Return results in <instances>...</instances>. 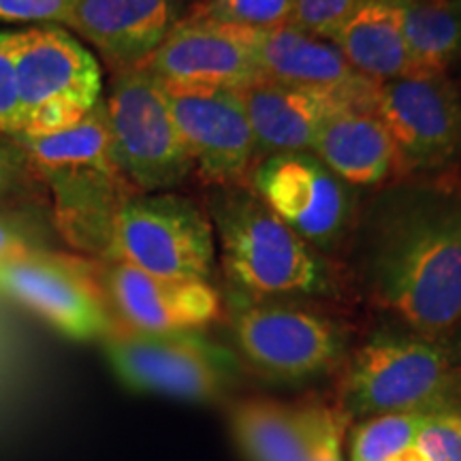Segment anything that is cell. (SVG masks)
<instances>
[{
	"mask_svg": "<svg viewBox=\"0 0 461 461\" xmlns=\"http://www.w3.org/2000/svg\"><path fill=\"white\" fill-rule=\"evenodd\" d=\"M305 461H344L346 425L350 423L338 406L303 403Z\"/></svg>",
	"mask_w": 461,
	"mask_h": 461,
	"instance_id": "4316f807",
	"label": "cell"
},
{
	"mask_svg": "<svg viewBox=\"0 0 461 461\" xmlns=\"http://www.w3.org/2000/svg\"><path fill=\"white\" fill-rule=\"evenodd\" d=\"M109 366L135 393L210 403L233 387L240 363L201 331L146 333L118 327L103 339Z\"/></svg>",
	"mask_w": 461,
	"mask_h": 461,
	"instance_id": "ba28073f",
	"label": "cell"
},
{
	"mask_svg": "<svg viewBox=\"0 0 461 461\" xmlns=\"http://www.w3.org/2000/svg\"><path fill=\"white\" fill-rule=\"evenodd\" d=\"M367 295L400 327L448 339L461 327V193L397 182L367 212L361 235Z\"/></svg>",
	"mask_w": 461,
	"mask_h": 461,
	"instance_id": "6da1fadb",
	"label": "cell"
},
{
	"mask_svg": "<svg viewBox=\"0 0 461 461\" xmlns=\"http://www.w3.org/2000/svg\"><path fill=\"white\" fill-rule=\"evenodd\" d=\"M295 0H197L186 14L246 31H272L291 22Z\"/></svg>",
	"mask_w": 461,
	"mask_h": 461,
	"instance_id": "d4e9b609",
	"label": "cell"
},
{
	"mask_svg": "<svg viewBox=\"0 0 461 461\" xmlns=\"http://www.w3.org/2000/svg\"><path fill=\"white\" fill-rule=\"evenodd\" d=\"M193 171L216 188L241 186L257 165V146L241 96L218 86H163Z\"/></svg>",
	"mask_w": 461,
	"mask_h": 461,
	"instance_id": "7c38bea8",
	"label": "cell"
},
{
	"mask_svg": "<svg viewBox=\"0 0 461 461\" xmlns=\"http://www.w3.org/2000/svg\"><path fill=\"white\" fill-rule=\"evenodd\" d=\"M22 105L15 73V31L0 32V135L17 137Z\"/></svg>",
	"mask_w": 461,
	"mask_h": 461,
	"instance_id": "f546056e",
	"label": "cell"
},
{
	"mask_svg": "<svg viewBox=\"0 0 461 461\" xmlns=\"http://www.w3.org/2000/svg\"><path fill=\"white\" fill-rule=\"evenodd\" d=\"M248 186L288 229L322 255L336 250L355 222V188L312 152L261 158L248 177Z\"/></svg>",
	"mask_w": 461,
	"mask_h": 461,
	"instance_id": "8fae6325",
	"label": "cell"
},
{
	"mask_svg": "<svg viewBox=\"0 0 461 461\" xmlns=\"http://www.w3.org/2000/svg\"><path fill=\"white\" fill-rule=\"evenodd\" d=\"M229 429L246 461H305L303 406L248 397L230 406Z\"/></svg>",
	"mask_w": 461,
	"mask_h": 461,
	"instance_id": "44dd1931",
	"label": "cell"
},
{
	"mask_svg": "<svg viewBox=\"0 0 461 461\" xmlns=\"http://www.w3.org/2000/svg\"><path fill=\"white\" fill-rule=\"evenodd\" d=\"M56 233L50 207L5 205L0 207V263L54 250L50 238ZM58 235V233H56Z\"/></svg>",
	"mask_w": 461,
	"mask_h": 461,
	"instance_id": "cb8c5ba5",
	"label": "cell"
},
{
	"mask_svg": "<svg viewBox=\"0 0 461 461\" xmlns=\"http://www.w3.org/2000/svg\"><path fill=\"white\" fill-rule=\"evenodd\" d=\"M338 408L348 420L461 408V359L445 338L406 327L372 333L346 359Z\"/></svg>",
	"mask_w": 461,
	"mask_h": 461,
	"instance_id": "277c9868",
	"label": "cell"
},
{
	"mask_svg": "<svg viewBox=\"0 0 461 461\" xmlns=\"http://www.w3.org/2000/svg\"><path fill=\"white\" fill-rule=\"evenodd\" d=\"M92 261L118 327L146 333L199 331L221 319L222 299L207 280L160 278L126 263Z\"/></svg>",
	"mask_w": 461,
	"mask_h": 461,
	"instance_id": "4fadbf2b",
	"label": "cell"
},
{
	"mask_svg": "<svg viewBox=\"0 0 461 461\" xmlns=\"http://www.w3.org/2000/svg\"><path fill=\"white\" fill-rule=\"evenodd\" d=\"M229 305L235 348L263 378L302 384L327 376L346 361L348 333L319 310L238 291Z\"/></svg>",
	"mask_w": 461,
	"mask_h": 461,
	"instance_id": "5b68a950",
	"label": "cell"
},
{
	"mask_svg": "<svg viewBox=\"0 0 461 461\" xmlns=\"http://www.w3.org/2000/svg\"><path fill=\"white\" fill-rule=\"evenodd\" d=\"M112 157L140 193H171L193 173V163L167 96L141 65L112 71L105 96Z\"/></svg>",
	"mask_w": 461,
	"mask_h": 461,
	"instance_id": "8992f818",
	"label": "cell"
},
{
	"mask_svg": "<svg viewBox=\"0 0 461 461\" xmlns=\"http://www.w3.org/2000/svg\"><path fill=\"white\" fill-rule=\"evenodd\" d=\"M376 82L353 88H310L257 79L238 90L257 146V163L282 152H310L321 126L344 109L374 112Z\"/></svg>",
	"mask_w": 461,
	"mask_h": 461,
	"instance_id": "5bb4252c",
	"label": "cell"
},
{
	"mask_svg": "<svg viewBox=\"0 0 461 461\" xmlns=\"http://www.w3.org/2000/svg\"><path fill=\"white\" fill-rule=\"evenodd\" d=\"M417 447L428 461H461V408L429 412Z\"/></svg>",
	"mask_w": 461,
	"mask_h": 461,
	"instance_id": "83f0119b",
	"label": "cell"
},
{
	"mask_svg": "<svg viewBox=\"0 0 461 461\" xmlns=\"http://www.w3.org/2000/svg\"><path fill=\"white\" fill-rule=\"evenodd\" d=\"M252 48L258 71L272 82L310 88H353L372 82L357 73L331 41L297 31L291 24L255 31Z\"/></svg>",
	"mask_w": 461,
	"mask_h": 461,
	"instance_id": "d6986e66",
	"label": "cell"
},
{
	"mask_svg": "<svg viewBox=\"0 0 461 461\" xmlns=\"http://www.w3.org/2000/svg\"><path fill=\"white\" fill-rule=\"evenodd\" d=\"M15 140L45 184L56 233L88 258L105 257L115 216L140 193L112 157L105 101L73 129Z\"/></svg>",
	"mask_w": 461,
	"mask_h": 461,
	"instance_id": "7a4b0ae2",
	"label": "cell"
},
{
	"mask_svg": "<svg viewBox=\"0 0 461 461\" xmlns=\"http://www.w3.org/2000/svg\"><path fill=\"white\" fill-rule=\"evenodd\" d=\"M393 461H428V459H425V455L420 453V448L417 447V442H414L412 447H408L406 451L397 455Z\"/></svg>",
	"mask_w": 461,
	"mask_h": 461,
	"instance_id": "1f68e13d",
	"label": "cell"
},
{
	"mask_svg": "<svg viewBox=\"0 0 461 461\" xmlns=\"http://www.w3.org/2000/svg\"><path fill=\"white\" fill-rule=\"evenodd\" d=\"M184 15V0H77L65 28L118 71L141 65Z\"/></svg>",
	"mask_w": 461,
	"mask_h": 461,
	"instance_id": "e0dca14e",
	"label": "cell"
},
{
	"mask_svg": "<svg viewBox=\"0 0 461 461\" xmlns=\"http://www.w3.org/2000/svg\"><path fill=\"white\" fill-rule=\"evenodd\" d=\"M412 73L447 75L461 56V0H397Z\"/></svg>",
	"mask_w": 461,
	"mask_h": 461,
	"instance_id": "7402d4cb",
	"label": "cell"
},
{
	"mask_svg": "<svg viewBox=\"0 0 461 461\" xmlns=\"http://www.w3.org/2000/svg\"><path fill=\"white\" fill-rule=\"evenodd\" d=\"M357 3L359 0H295L288 24L312 37L331 41L339 24L357 7Z\"/></svg>",
	"mask_w": 461,
	"mask_h": 461,
	"instance_id": "f1b7e54d",
	"label": "cell"
},
{
	"mask_svg": "<svg viewBox=\"0 0 461 461\" xmlns=\"http://www.w3.org/2000/svg\"><path fill=\"white\" fill-rule=\"evenodd\" d=\"M0 293L75 342L105 339L118 330L88 257L43 250L0 263Z\"/></svg>",
	"mask_w": 461,
	"mask_h": 461,
	"instance_id": "9c48e42d",
	"label": "cell"
},
{
	"mask_svg": "<svg viewBox=\"0 0 461 461\" xmlns=\"http://www.w3.org/2000/svg\"><path fill=\"white\" fill-rule=\"evenodd\" d=\"M374 113L393 140L400 180L434 176L461 158V95L447 75L411 73L378 84Z\"/></svg>",
	"mask_w": 461,
	"mask_h": 461,
	"instance_id": "30bf717a",
	"label": "cell"
},
{
	"mask_svg": "<svg viewBox=\"0 0 461 461\" xmlns=\"http://www.w3.org/2000/svg\"><path fill=\"white\" fill-rule=\"evenodd\" d=\"M210 221L224 274L241 295L297 299L338 293L327 257L288 229L250 186L216 188Z\"/></svg>",
	"mask_w": 461,
	"mask_h": 461,
	"instance_id": "3957f363",
	"label": "cell"
},
{
	"mask_svg": "<svg viewBox=\"0 0 461 461\" xmlns=\"http://www.w3.org/2000/svg\"><path fill=\"white\" fill-rule=\"evenodd\" d=\"M425 412H387L355 420L348 461H393L417 442Z\"/></svg>",
	"mask_w": 461,
	"mask_h": 461,
	"instance_id": "603a6c76",
	"label": "cell"
},
{
	"mask_svg": "<svg viewBox=\"0 0 461 461\" xmlns=\"http://www.w3.org/2000/svg\"><path fill=\"white\" fill-rule=\"evenodd\" d=\"M331 43L357 73L376 84L412 73L397 0H359Z\"/></svg>",
	"mask_w": 461,
	"mask_h": 461,
	"instance_id": "ffe728a7",
	"label": "cell"
},
{
	"mask_svg": "<svg viewBox=\"0 0 461 461\" xmlns=\"http://www.w3.org/2000/svg\"><path fill=\"white\" fill-rule=\"evenodd\" d=\"M252 39L255 31L186 14L141 67L163 86H218L241 90L263 77Z\"/></svg>",
	"mask_w": 461,
	"mask_h": 461,
	"instance_id": "9a60e30c",
	"label": "cell"
},
{
	"mask_svg": "<svg viewBox=\"0 0 461 461\" xmlns=\"http://www.w3.org/2000/svg\"><path fill=\"white\" fill-rule=\"evenodd\" d=\"M50 207L45 184L15 137L0 135V207Z\"/></svg>",
	"mask_w": 461,
	"mask_h": 461,
	"instance_id": "484cf974",
	"label": "cell"
},
{
	"mask_svg": "<svg viewBox=\"0 0 461 461\" xmlns=\"http://www.w3.org/2000/svg\"><path fill=\"white\" fill-rule=\"evenodd\" d=\"M77 0H0V24L65 26Z\"/></svg>",
	"mask_w": 461,
	"mask_h": 461,
	"instance_id": "4dcf8cb0",
	"label": "cell"
},
{
	"mask_svg": "<svg viewBox=\"0 0 461 461\" xmlns=\"http://www.w3.org/2000/svg\"><path fill=\"white\" fill-rule=\"evenodd\" d=\"M141 272L177 280H207L216 267L210 216L176 193H137L115 216L105 257Z\"/></svg>",
	"mask_w": 461,
	"mask_h": 461,
	"instance_id": "52a82bcc",
	"label": "cell"
},
{
	"mask_svg": "<svg viewBox=\"0 0 461 461\" xmlns=\"http://www.w3.org/2000/svg\"><path fill=\"white\" fill-rule=\"evenodd\" d=\"M310 152L353 188L380 186L400 177L393 140L370 109H344L327 120Z\"/></svg>",
	"mask_w": 461,
	"mask_h": 461,
	"instance_id": "ac0fdd59",
	"label": "cell"
},
{
	"mask_svg": "<svg viewBox=\"0 0 461 461\" xmlns=\"http://www.w3.org/2000/svg\"><path fill=\"white\" fill-rule=\"evenodd\" d=\"M15 73L22 120L45 103L68 101L92 109L103 99L101 65L65 26L15 31Z\"/></svg>",
	"mask_w": 461,
	"mask_h": 461,
	"instance_id": "2e32d148",
	"label": "cell"
}]
</instances>
